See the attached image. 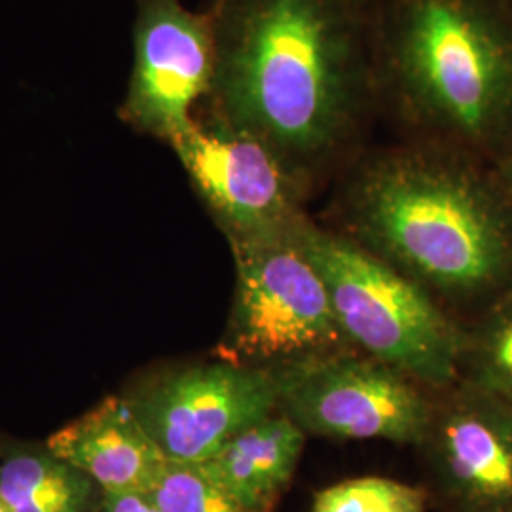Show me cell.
Wrapping results in <instances>:
<instances>
[{"instance_id":"obj_3","label":"cell","mask_w":512,"mask_h":512,"mask_svg":"<svg viewBox=\"0 0 512 512\" xmlns=\"http://www.w3.org/2000/svg\"><path fill=\"white\" fill-rule=\"evenodd\" d=\"M380 122L494 164L512 133V0H380Z\"/></svg>"},{"instance_id":"obj_15","label":"cell","mask_w":512,"mask_h":512,"mask_svg":"<svg viewBox=\"0 0 512 512\" xmlns=\"http://www.w3.org/2000/svg\"><path fill=\"white\" fill-rule=\"evenodd\" d=\"M429 492L385 476H359L315 495L311 512H427Z\"/></svg>"},{"instance_id":"obj_19","label":"cell","mask_w":512,"mask_h":512,"mask_svg":"<svg viewBox=\"0 0 512 512\" xmlns=\"http://www.w3.org/2000/svg\"><path fill=\"white\" fill-rule=\"evenodd\" d=\"M0 512H10V509L6 507V503L2 501V497H0Z\"/></svg>"},{"instance_id":"obj_17","label":"cell","mask_w":512,"mask_h":512,"mask_svg":"<svg viewBox=\"0 0 512 512\" xmlns=\"http://www.w3.org/2000/svg\"><path fill=\"white\" fill-rule=\"evenodd\" d=\"M92 512H162L145 492L103 494L93 505Z\"/></svg>"},{"instance_id":"obj_8","label":"cell","mask_w":512,"mask_h":512,"mask_svg":"<svg viewBox=\"0 0 512 512\" xmlns=\"http://www.w3.org/2000/svg\"><path fill=\"white\" fill-rule=\"evenodd\" d=\"M281 391L283 370L222 361L169 372L129 403L167 461L202 465L279 410Z\"/></svg>"},{"instance_id":"obj_7","label":"cell","mask_w":512,"mask_h":512,"mask_svg":"<svg viewBox=\"0 0 512 512\" xmlns=\"http://www.w3.org/2000/svg\"><path fill=\"white\" fill-rule=\"evenodd\" d=\"M423 387L395 366L348 351L283 370L279 410L313 437L420 446L435 408Z\"/></svg>"},{"instance_id":"obj_12","label":"cell","mask_w":512,"mask_h":512,"mask_svg":"<svg viewBox=\"0 0 512 512\" xmlns=\"http://www.w3.org/2000/svg\"><path fill=\"white\" fill-rule=\"evenodd\" d=\"M308 435L281 410L256 421L202 463L220 486L256 512H274L293 482Z\"/></svg>"},{"instance_id":"obj_11","label":"cell","mask_w":512,"mask_h":512,"mask_svg":"<svg viewBox=\"0 0 512 512\" xmlns=\"http://www.w3.org/2000/svg\"><path fill=\"white\" fill-rule=\"evenodd\" d=\"M46 448L90 476L103 494H147L167 465L129 399L120 397L101 401L55 431Z\"/></svg>"},{"instance_id":"obj_13","label":"cell","mask_w":512,"mask_h":512,"mask_svg":"<svg viewBox=\"0 0 512 512\" xmlns=\"http://www.w3.org/2000/svg\"><path fill=\"white\" fill-rule=\"evenodd\" d=\"M95 488L90 476L50 452L0 465V497L10 512H92Z\"/></svg>"},{"instance_id":"obj_9","label":"cell","mask_w":512,"mask_h":512,"mask_svg":"<svg viewBox=\"0 0 512 512\" xmlns=\"http://www.w3.org/2000/svg\"><path fill=\"white\" fill-rule=\"evenodd\" d=\"M217 71L211 16L181 0H141L124 114L133 126L171 143L196 120Z\"/></svg>"},{"instance_id":"obj_6","label":"cell","mask_w":512,"mask_h":512,"mask_svg":"<svg viewBox=\"0 0 512 512\" xmlns=\"http://www.w3.org/2000/svg\"><path fill=\"white\" fill-rule=\"evenodd\" d=\"M169 145L230 243L287 236L310 219V186L253 133L196 116Z\"/></svg>"},{"instance_id":"obj_10","label":"cell","mask_w":512,"mask_h":512,"mask_svg":"<svg viewBox=\"0 0 512 512\" xmlns=\"http://www.w3.org/2000/svg\"><path fill=\"white\" fill-rule=\"evenodd\" d=\"M421 440L448 512H512V403L458 382Z\"/></svg>"},{"instance_id":"obj_16","label":"cell","mask_w":512,"mask_h":512,"mask_svg":"<svg viewBox=\"0 0 512 512\" xmlns=\"http://www.w3.org/2000/svg\"><path fill=\"white\" fill-rule=\"evenodd\" d=\"M147 494L162 512H256L220 486L202 465L167 461Z\"/></svg>"},{"instance_id":"obj_18","label":"cell","mask_w":512,"mask_h":512,"mask_svg":"<svg viewBox=\"0 0 512 512\" xmlns=\"http://www.w3.org/2000/svg\"><path fill=\"white\" fill-rule=\"evenodd\" d=\"M495 171L499 175V181L503 184L507 196H509V202L512 205V133L507 141V145L501 150V154L497 156V160L494 162Z\"/></svg>"},{"instance_id":"obj_5","label":"cell","mask_w":512,"mask_h":512,"mask_svg":"<svg viewBox=\"0 0 512 512\" xmlns=\"http://www.w3.org/2000/svg\"><path fill=\"white\" fill-rule=\"evenodd\" d=\"M296 232L230 243L236 296L222 342L224 361L289 370L351 351L327 285Z\"/></svg>"},{"instance_id":"obj_2","label":"cell","mask_w":512,"mask_h":512,"mask_svg":"<svg viewBox=\"0 0 512 512\" xmlns=\"http://www.w3.org/2000/svg\"><path fill=\"white\" fill-rule=\"evenodd\" d=\"M332 228L429 293L488 298L512 287V205L495 165L399 139L340 173Z\"/></svg>"},{"instance_id":"obj_1","label":"cell","mask_w":512,"mask_h":512,"mask_svg":"<svg viewBox=\"0 0 512 512\" xmlns=\"http://www.w3.org/2000/svg\"><path fill=\"white\" fill-rule=\"evenodd\" d=\"M380 0H215L207 116L275 148L313 188L380 122Z\"/></svg>"},{"instance_id":"obj_14","label":"cell","mask_w":512,"mask_h":512,"mask_svg":"<svg viewBox=\"0 0 512 512\" xmlns=\"http://www.w3.org/2000/svg\"><path fill=\"white\" fill-rule=\"evenodd\" d=\"M459 382L512 403V287L495 296L471 329H463Z\"/></svg>"},{"instance_id":"obj_4","label":"cell","mask_w":512,"mask_h":512,"mask_svg":"<svg viewBox=\"0 0 512 512\" xmlns=\"http://www.w3.org/2000/svg\"><path fill=\"white\" fill-rule=\"evenodd\" d=\"M349 346L429 389L459 382L463 329L429 291L348 236L308 219L296 232Z\"/></svg>"}]
</instances>
